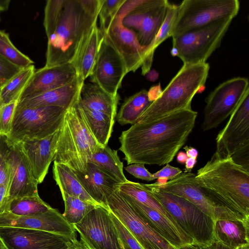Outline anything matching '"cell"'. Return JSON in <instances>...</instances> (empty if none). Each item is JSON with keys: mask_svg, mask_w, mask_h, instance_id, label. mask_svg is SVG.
I'll return each mask as SVG.
<instances>
[{"mask_svg": "<svg viewBox=\"0 0 249 249\" xmlns=\"http://www.w3.org/2000/svg\"><path fill=\"white\" fill-rule=\"evenodd\" d=\"M182 173V171L179 168L173 167L168 163L153 175L154 178L158 179V180L166 181L177 177Z\"/></svg>", "mask_w": 249, "mask_h": 249, "instance_id": "45", "label": "cell"}, {"mask_svg": "<svg viewBox=\"0 0 249 249\" xmlns=\"http://www.w3.org/2000/svg\"><path fill=\"white\" fill-rule=\"evenodd\" d=\"M119 100V94L113 96L93 83H84L78 102L85 108L102 112L115 119Z\"/></svg>", "mask_w": 249, "mask_h": 249, "instance_id": "28", "label": "cell"}, {"mask_svg": "<svg viewBox=\"0 0 249 249\" xmlns=\"http://www.w3.org/2000/svg\"><path fill=\"white\" fill-rule=\"evenodd\" d=\"M72 249H88L80 241L75 246V248Z\"/></svg>", "mask_w": 249, "mask_h": 249, "instance_id": "55", "label": "cell"}, {"mask_svg": "<svg viewBox=\"0 0 249 249\" xmlns=\"http://www.w3.org/2000/svg\"><path fill=\"white\" fill-rule=\"evenodd\" d=\"M108 210L128 229L143 249H177L162 237L117 189L107 200Z\"/></svg>", "mask_w": 249, "mask_h": 249, "instance_id": "13", "label": "cell"}, {"mask_svg": "<svg viewBox=\"0 0 249 249\" xmlns=\"http://www.w3.org/2000/svg\"><path fill=\"white\" fill-rule=\"evenodd\" d=\"M100 146L85 122L77 99L67 109L59 129L53 161L85 173L91 155Z\"/></svg>", "mask_w": 249, "mask_h": 249, "instance_id": "5", "label": "cell"}, {"mask_svg": "<svg viewBox=\"0 0 249 249\" xmlns=\"http://www.w3.org/2000/svg\"><path fill=\"white\" fill-rule=\"evenodd\" d=\"M118 190L140 203L159 212L167 218L176 222L170 214L160 203L139 182L127 180L120 183Z\"/></svg>", "mask_w": 249, "mask_h": 249, "instance_id": "34", "label": "cell"}, {"mask_svg": "<svg viewBox=\"0 0 249 249\" xmlns=\"http://www.w3.org/2000/svg\"><path fill=\"white\" fill-rule=\"evenodd\" d=\"M0 227L37 230L66 236L78 241L76 230L62 214L53 208L47 212L30 215L19 216L9 212L0 214Z\"/></svg>", "mask_w": 249, "mask_h": 249, "instance_id": "18", "label": "cell"}, {"mask_svg": "<svg viewBox=\"0 0 249 249\" xmlns=\"http://www.w3.org/2000/svg\"><path fill=\"white\" fill-rule=\"evenodd\" d=\"M101 0H48L43 25L48 38L45 67L70 63L97 24Z\"/></svg>", "mask_w": 249, "mask_h": 249, "instance_id": "2", "label": "cell"}, {"mask_svg": "<svg viewBox=\"0 0 249 249\" xmlns=\"http://www.w3.org/2000/svg\"><path fill=\"white\" fill-rule=\"evenodd\" d=\"M127 73L123 58L107 35L104 34L89 76L92 83L109 94L116 96Z\"/></svg>", "mask_w": 249, "mask_h": 249, "instance_id": "15", "label": "cell"}, {"mask_svg": "<svg viewBox=\"0 0 249 249\" xmlns=\"http://www.w3.org/2000/svg\"><path fill=\"white\" fill-rule=\"evenodd\" d=\"M142 184L195 243L209 245L214 242L213 220L210 216L184 198Z\"/></svg>", "mask_w": 249, "mask_h": 249, "instance_id": "7", "label": "cell"}, {"mask_svg": "<svg viewBox=\"0 0 249 249\" xmlns=\"http://www.w3.org/2000/svg\"><path fill=\"white\" fill-rule=\"evenodd\" d=\"M0 241L4 249H72L79 241L45 231L0 227Z\"/></svg>", "mask_w": 249, "mask_h": 249, "instance_id": "17", "label": "cell"}, {"mask_svg": "<svg viewBox=\"0 0 249 249\" xmlns=\"http://www.w3.org/2000/svg\"><path fill=\"white\" fill-rule=\"evenodd\" d=\"M88 249H124L110 211L99 206L73 225Z\"/></svg>", "mask_w": 249, "mask_h": 249, "instance_id": "14", "label": "cell"}, {"mask_svg": "<svg viewBox=\"0 0 249 249\" xmlns=\"http://www.w3.org/2000/svg\"><path fill=\"white\" fill-rule=\"evenodd\" d=\"M239 9L238 0H184L178 5L170 36L174 38L218 21L233 19Z\"/></svg>", "mask_w": 249, "mask_h": 249, "instance_id": "6", "label": "cell"}, {"mask_svg": "<svg viewBox=\"0 0 249 249\" xmlns=\"http://www.w3.org/2000/svg\"><path fill=\"white\" fill-rule=\"evenodd\" d=\"M145 75L147 80L154 82L158 79L159 73L155 70H150Z\"/></svg>", "mask_w": 249, "mask_h": 249, "instance_id": "51", "label": "cell"}, {"mask_svg": "<svg viewBox=\"0 0 249 249\" xmlns=\"http://www.w3.org/2000/svg\"><path fill=\"white\" fill-rule=\"evenodd\" d=\"M18 102L14 101L0 106V136L7 137L9 134Z\"/></svg>", "mask_w": 249, "mask_h": 249, "instance_id": "40", "label": "cell"}, {"mask_svg": "<svg viewBox=\"0 0 249 249\" xmlns=\"http://www.w3.org/2000/svg\"><path fill=\"white\" fill-rule=\"evenodd\" d=\"M124 169L136 178L147 181H151L155 179L153 175L147 170L143 163L131 164L124 167Z\"/></svg>", "mask_w": 249, "mask_h": 249, "instance_id": "44", "label": "cell"}, {"mask_svg": "<svg viewBox=\"0 0 249 249\" xmlns=\"http://www.w3.org/2000/svg\"><path fill=\"white\" fill-rule=\"evenodd\" d=\"M4 85L2 81L0 79V88Z\"/></svg>", "mask_w": 249, "mask_h": 249, "instance_id": "56", "label": "cell"}, {"mask_svg": "<svg viewBox=\"0 0 249 249\" xmlns=\"http://www.w3.org/2000/svg\"><path fill=\"white\" fill-rule=\"evenodd\" d=\"M10 151V142L6 136H0V185L5 181L9 176L8 157Z\"/></svg>", "mask_w": 249, "mask_h": 249, "instance_id": "42", "label": "cell"}, {"mask_svg": "<svg viewBox=\"0 0 249 249\" xmlns=\"http://www.w3.org/2000/svg\"><path fill=\"white\" fill-rule=\"evenodd\" d=\"M169 3L167 0H125L116 17L135 32L139 43L146 49L162 25Z\"/></svg>", "mask_w": 249, "mask_h": 249, "instance_id": "8", "label": "cell"}, {"mask_svg": "<svg viewBox=\"0 0 249 249\" xmlns=\"http://www.w3.org/2000/svg\"><path fill=\"white\" fill-rule=\"evenodd\" d=\"M197 116L196 111L186 109L151 121L136 123L122 131L119 150L124 154L127 165L167 164L186 143Z\"/></svg>", "mask_w": 249, "mask_h": 249, "instance_id": "1", "label": "cell"}, {"mask_svg": "<svg viewBox=\"0 0 249 249\" xmlns=\"http://www.w3.org/2000/svg\"><path fill=\"white\" fill-rule=\"evenodd\" d=\"M178 11V5L169 3L164 20L153 40L144 51L143 63L141 66L142 74L145 75L150 70L154 53L165 40L171 37L170 31Z\"/></svg>", "mask_w": 249, "mask_h": 249, "instance_id": "33", "label": "cell"}, {"mask_svg": "<svg viewBox=\"0 0 249 249\" xmlns=\"http://www.w3.org/2000/svg\"><path fill=\"white\" fill-rule=\"evenodd\" d=\"M61 193L65 205V210L62 214L72 225L79 222L88 213L98 206L64 192L61 191Z\"/></svg>", "mask_w": 249, "mask_h": 249, "instance_id": "37", "label": "cell"}, {"mask_svg": "<svg viewBox=\"0 0 249 249\" xmlns=\"http://www.w3.org/2000/svg\"><path fill=\"white\" fill-rule=\"evenodd\" d=\"M110 213L124 249H143L135 237L118 218L110 211Z\"/></svg>", "mask_w": 249, "mask_h": 249, "instance_id": "41", "label": "cell"}, {"mask_svg": "<svg viewBox=\"0 0 249 249\" xmlns=\"http://www.w3.org/2000/svg\"><path fill=\"white\" fill-rule=\"evenodd\" d=\"M83 84L77 78L66 85L36 96L22 99L18 101L16 108L57 106L68 109L77 101Z\"/></svg>", "mask_w": 249, "mask_h": 249, "instance_id": "25", "label": "cell"}, {"mask_svg": "<svg viewBox=\"0 0 249 249\" xmlns=\"http://www.w3.org/2000/svg\"><path fill=\"white\" fill-rule=\"evenodd\" d=\"M0 55L11 63L21 69L34 64L33 60L22 53L13 45L8 34L0 30Z\"/></svg>", "mask_w": 249, "mask_h": 249, "instance_id": "38", "label": "cell"}, {"mask_svg": "<svg viewBox=\"0 0 249 249\" xmlns=\"http://www.w3.org/2000/svg\"><path fill=\"white\" fill-rule=\"evenodd\" d=\"M52 207L39 196L15 198L9 201L5 212L19 215H30L47 212Z\"/></svg>", "mask_w": 249, "mask_h": 249, "instance_id": "36", "label": "cell"}, {"mask_svg": "<svg viewBox=\"0 0 249 249\" xmlns=\"http://www.w3.org/2000/svg\"><path fill=\"white\" fill-rule=\"evenodd\" d=\"M198 185L217 204L249 218V170L215 152L195 174Z\"/></svg>", "mask_w": 249, "mask_h": 249, "instance_id": "3", "label": "cell"}, {"mask_svg": "<svg viewBox=\"0 0 249 249\" xmlns=\"http://www.w3.org/2000/svg\"><path fill=\"white\" fill-rule=\"evenodd\" d=\"M1 21V18L0 17V22Z\"/></svg>", "mask_w": 249, "mask_h": 249, "instance_id": "58", "label": "cell"}, {"mask_svg": "<svg viewBox=\"0 0 249 249\" xmlns=\"http://www.w3.org/2000/svg\"><path fill=\"white\" fill-rule=\"evenodd\" d=\"M53 178L60 192H64L94 205L101 206L89 195L76 177L73 169L69 166L53 161Z\"/></svg>", "mask_w": 249, "mask_h": 249, "instance_id": "29", "label": "cell"}, {"mask_svg": "<svg viewBox=\"0 0 249 249\" xmlns=\"http://www.w3.org/2000/svg\"><path fill=\"white\" fill-rule=\"evenodd\" d=\"M216 152L222 158L231 157L249 149V92L231 115L215 139Z\"/></svg>", "mask_w": 249, "mask_h": 249, "instance_id": "16", "label": "cell"}, {"mask_svg": "<svg viewBox=\"0 0 249 249\" xmlns=\"http://www.w3.org/2000/svg\"><path fill=\"white\" fill-rule=\"evenodd\" d=\"M105 34L123 58L127 73L141 67L145 49L139 43L133 30L124 26L115 16Z\"/></svg>", "mask_w": 249, "mask_h": 249, "instance_id": "20", "label": "cell"}, {"mask_svg": "<svg viewBox=\"0 0 249 249\" xmlns=\"http://www.w3.org/2000/svg\"><path fill=\"white\" fill-rule=\"evenodd\" d=\"M120 193L132 207L173 246L178 249L185 245L194 243L193 239L182 230L176 222L167 218L157 211L140 203L121 192Z\"/></svg>", "mask_w": 249, "mask_h": 249, "instance_id": "23", "label": "cell"}, {"mask_svg": "<svg viewBox=\"0 0 249 249\" xmlns=\"http://www.w3.org/2000/svg\"><path fill=\"white\" fill-rule=\"evenodd\" d=\"M73 171L89 195L100 205L108 209L107 200L120 183L106 171L91 162L88 163L85 173Z\"/></svg>", "mask_w": 249, "mask_h": 249, "instance_id": "24", "label": "cell"}, {"mask_svg": "<svg viewBox=\"0 0 249 249\" xmlns=\"http://www.w3.org/2000/svg\"><path fill=\"white\" fill-rule=\"evenodd\" d=\"M67 110L57 106L16 108L7 137L13 143L46 138L60 128Z\"/></svg>", "mask_w": 249, "mask_h": 249, "instance_id": "9", "label": "cell"}, {"mask_svg": "<svg viewBox=\"0 0 249 249\" xmlns=\"http://www.w3.org/2000/svg\"><path fill=\"white\" fill-rule=\"evenodd\" d=\"M9 142L8 168L10 187L8 204L15 198L39 196L38 184L23 150L18 143Z\"/></svg>", "mask_w": 249, "mask_h": 249, "instance_id": "19", "label": "cell"}, {"mask_svg": "<svg viewBox=\"0 0 249 249\" xmlns=\"http://www.w3.org/2000/svg\"><path fill=\"white\" fill-rule=\"evenodd\" d=\"M10 2V0H0V11L7 10Z\"/></svg>", "mask_w": 249, "mask_h": 249, "instance_id": "53", "label": "cell"}, {"mask_svg": "<svg viewBox=\"0 0 249 249\" xmlns=\"http://www.w3.org/2000/svg\"><path fill=\"white\" fill-rule=\"evenodd\" d=\"M162 92L160 84L157 86L151 88L148 91V94L150 100L153 102L157 98H158Z\"/></svg>", "mask_w": 249, "mask_h": 249, "instance_id": "48", "label": "cell"}, {"mask_svg": "<svg viewBox=\"0 0 249 249\" xmlns=\"http://www.w3.org/2000/svg\"><path fill=\"white\" fill-rule=\"evenodd\" d=\"M228 19L183 33L172 38L173 48L183 64L206 63L221 45L232 21Z\"/></svg>", "mask_w": 249, "mask_h": 249, "instance_id": "10", "label": "cell"}, {"mask_svg": "<svg viewBox=\"0 0 249 249\" xmlns=\"http://www.w3.org/2000/svg\"><path fill=\"white\" fill-rule=\"evenodd\" d=\"M183 149L186 151L188 158H192L196 159L198 152L196 149L192 146H185Z\"/></svg>", "mask_w": 249, "mask_h": 249, "instance_id": "50", "label": "cell"}, {"mask_svg": "<svg viewBox=\"0 0 249 249\" xmlns=\"http://www.w3.org/2000/svg\"><path fill=\"white\" fill-rule=\"evenodd\" d=\"M103 36L96 24L82 41L71 62L76 71L77 78L82 84L91 73Z\"/></svg>", "mask_w": 249, "mask_h": 249, "instance_id": "27", "label": "cell"}, {"mask_svg": "<svg viewBox=\"0 0 249 249\" xmlns=\"http://www.w3.org/2000/svg\"><path fill=\"white\" fill-rule=\"evenodd\" d=\"M35 71L34 65L23 69L0 88V106L18 101Z\"/></svg>", "mask_w": 249, "mask_h": 249, "instance_id": "35", "label": "cell"}, {"mask_svg": "<svg viewBox=\"0 0 249 249\" xmlns=\"http://www.w3.org/2000/svg\"><path fill=\"white\" fill-rule=\"evenodd\" d=\"M159 190L179 196L190 201L213 221L218 219L238 220L245 217L229 208L217 204L198 185L195 174L183 173L169 181L157 180L149 184Z\"/></svg>", "mask_w": 249, "mask_h": 249, "instance_id": "11", "label": "cell"}, {"mask_svg": "<svg viewBox=\"0 0 249 249\" xmlns=\"http://www.w3.org/2000/svg\"><path fill=\"white\" fill-rule=\"evenodd\" d=\"M248 92L247 78L234 77L219 85L205 99L202 129L207 131L216 128L231 116Z\"/></svg>", "mask_w": 249, "mask_h": 249, "instance_id": "12", "label": "cell"}, {"mask_svg": "<svg viewBox=\"0 0 249 249\" xmlns=\"http://www.w3.org/2000/svg\"><path fill=\"white\" fill-rule=\"evenodd\" d=\"M77 78L76 71L71 62L51 67L44 66L35 71L19 100L66 85Z\"/></svg>", "mask_w": 249, "mask_h": 249, "instance_id": "21", "label": "cell"}, {"mask_svg": "<svg viewBox=\"0 0 249 249\" xmlns=\"http://www.w3.org/2000/svg\"><path fill=\"white\" fill-rule=\"evenodd\" d=\"M196 159L188 158L185 162V165L184 173L191 172V170L196 164Z\"/></svg>", "mask_w": 249, "mask_h": 249, "instance_id": "49", "label": "cell"}, {"mask_svg": "<svg viewBox=\"0 0 249 249\" xmlns=\"http://www.w3.org/2000/svg\"><path fill=\"white\" fill-rule=\"evenodd\" d=\"M232 249H249V244H242Z\"/></svg>", "mask_w": 249, "mask_h": 249, "instance_id": "54", "label": "cell"}, {"mask_svg": "<svg viewBox=\"0 0 249 249\" xmlns=\"http://www.w3.org/2000/svg\"><path fill=\"white\" fill-rule=\"evenodd\" d=\"M78 106L88 128L95 140L102 146L107 145L113 131L115 119L102 112L85 108L78 102Z\"/></svg>", "mask_w": 249, "mask_h": 249, "instance_id": "30", "label": "cell"}, {"mask_svg": "<svg viewBox=\"0 0 249 249\" xmlns=\"http://www.w3.org/2000/svg\"><path fill=\"white\" fill-rule=\"evenodd\" d=\"M22 69L11 63L0 55V79L4 84Z\"/></svg>", "mask_w": 249, "mask_h": 249, "instance_id": "43", "label": "cell"}, {"mask_svg": "<svg viewBox=\"0 0 249 249\" xmlns=\"http://www.w3.org/2000/svg\"><path fill=\"white\" fill-rule=\"evenodd\" d=\"M108 172L120 183L128 179L123 171V163L121 161L117 150H112L107 145L99 147L91 155L89 160Z\"/></svg>", "mask_w": 249, "mask_h": 249, "instance_id": "32", "label": "cell"}, {"mask_svg": "<svg viewBox=\"0 0 249 249\" xmlns=\"http://www.w3.org/2000/svg\"><path fill=\"white\" fill-rule=\"evenodd\" d=\"M213 231L214 241L229 249L249 244V218L214 220Z\"/></svg>", "mask_w": 249, "mask_h": 249, "instance_id": "26", "label": "cell"}, {"mask_svg": "<svg viewBox=\"0 0 249 249\" xmlns=\"http://www.w3.org/2000/svg\"><path fill=\"white\" fill-rule=\"evenodd\" d=\"M0 249H4L3 248V245H2L0 241Z\"/></svg>", "mask_w": 249, "mask_h": 249, "instance_id": "57", "label": "cell"}, {"mask_svg": "<svg viewBox=\"0 0 249 249\" xmlns=\"http://www.w3.org/2000/svg\"><path fill=\"white\" fill-rule=\"evenodd\" d=\"M209 70L210 65L206 62L183 64L137 123L149 122L175 111L191 109L192 99L204 87Z\"/></svg>", "mask_w": 249, "mask_h": 249, "instance_id": "4", "label": "cell"}, {"mask_svg": "<svg viewBox=\"0 0 249 249\" xmlns=\"http://www.w3.org/2000/svg\"><path fill=\"white\" fill-rule=\"evenodd\" d=\"M125 0H101L98 13L100 19L99 29L104 35L106 34Z\"/></svg>", "mask_w": 249, "mask_h": 249, "instance_id": "39", "label": "cell"}, {"mask_svg": "<svg viewBox=\"0 0 249 249\" xmlns=\"http://www.w3.org/2000/svg\"><path fill=\"white\" fill-rule=\"evenodd\" d=\"M177 160L180 164H184L186 162L188 157L184 152L180 151L177 153Z\"/></svg>", "mask_w": 249, "mask_h": 249, "instance_id": "52", "label": "cell"}, {"mask_svg": "<svg viewBox=\"0 0 249 249\" xmlns=\"http://www.w3.org/2000/svg\"><path fill=\"white\" fill-rule=\"evenodd\" d=\"M152 102L146 90L137 92L123 103L116 117L117 122L122 125L135 124Z\"/></svg>", "mask_w": 249, "mask_h": 249, "instance_id": "31", "label": "cell"}, {"mask_svg": "<svg viewBox=\"0 0 249 249\" xmlns=\"http://www.w3.org/2000/svg\"><path fill=\"white\" fill-rule=\"evenodd\" d=\"M9 187V176L5 181L0 185V214L6 212L8 202Z\"/></svg>", "mask_w": 249, "mask_h": 249, "instance_id": "46", "label": "cell"}, {"mask_svg": "<svg viewBox=\"0 0 249 249\" xmlns=\"http://www.w3.org/2000/svg\"><path fill=\"white\" fill-rule=\"evenodd\" d=\"M177 249H229L221 244L213 242L209 245H201L196 243L189 244L180 247Z\"/></svg>", "mask_w": 249, "mask_h": 249, "instance_id": "47", "label": "cell"}, {"mask_svg": "<svg viewBox=\"0 0 249 249\" xmlns=\"http://www.w3.org/2000/svg\"><path fill=\"white\" fill-rule=\"evenodd\" d=\"M59 129L43 139L25 140L17 142L26 156L38 184L43 181L49 166L54 160Z\"/></svg>", "mask_w": 249, "mask_h": 249, "instance_id": "22", "label": "cell"}]
</instances>
